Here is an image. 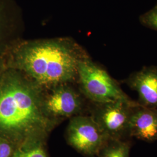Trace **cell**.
Listing matches in <instances>:
<instances>
[{
	"mask_svg": "<svg viewBox=\"0 0 157 157\" xmlns=\"http://www.w3.org/2000/svg\"><path fill=\"white\" fill-rule=\"evenodd\" d=\"M132 146V139L109 138L97 157H130Z\"/></svg>",
	"mask_w": 157,
	"mask_h": 157,
	"instance_id": "cell-9",
	"label": "cell"
},
{
	"mask_svg": "<svg viewBox=\"0 0 157 157\" xmlns=\"http://www.w3.org/2000/svg\"><path fill=\"white\" fill-rule=\"evenodd\" d=\"M15 148L10 142L0 137V157H12Z\"/></svg>",
	"mask_w": 157,
	"mask_h": 157,
	"instance_id": "cell-13",
	"label": "cell"
},
{
	"mask_svg": "<svg viewBox=\"0 0 157 157\" xmlns=\"http://www.w3.org/2000/svg\"><path fill=\"white\" fill-rule=\"evenodd\" d=\"M87 54L65 38L25 41L15 48L13 69L25 74L43 89L78 78L79 61Z\"/></svg>",
	"mask_w": 157,
	"mask_h": 157,
	"instance_id": "cell-2",
	"label": "cell"
},
{
	"mask_svg": "<svg viewBox=\"0 0 157 157\" xmlns=\"http://www.w3.org/2000/svg\"><path fill=\"white\" fill-rule=\"evenodd\" d=\"M12 157H48L44 144H37L15 148Z\"/></svg>",
	"mask_w": 157,
	"mask_h": 157,
	"instance_id": "cell-10",
	"label": "cell"
},
{
	"mask_svg": "<svg viewBox=\"0 0 157 157\" xmlns=\"http://www.w3.org/2000/svg\"><path fill=\"white\" fill-rule=\"evenodd\" d=\"M94 104L95 107L91 116L108 138L132 139L129 135V122L135 106L121 101Z\"/></svg>",
	"mask_w": 157,
	"mask_h": 157,
	"instance_id": "cell-5",
	"label": "cell"
},
{
	"mask_svg": "<svg viewBox=\"0 0 157 157\" xmlns=\"http://www.w3.org/2000/svg\"><path fill=\"white\" fill-rule=\"evenodd\" d=\"M67 143L85 156L97 157L109 139L91 115L72 117L67 125Z\"/></svg>",
	"mask_w": 157,
	"mask_h": 157,
	"instance_id": "cell-4",
	"label": "cell"
},
{
	"mask_svg": "<svg viewBox=\"0 0 157 157\" xmlns=\"http://www.w3.org/2000/svg\"><path fill=\"white\" fill-rule=\"evenodd\" d=\"M6 65L4 61L0 57V77L6 71Z\"/></svg>",
	"mask_w": 157,
	"mask_h": 157,
	"instance_id": "cell-14",
	"label": "cell"
},
{
	"mask_svg": "<svg viewBox=\"0 0 157 157\" xmlns=\"http://www.w3.org/2000/svg\"><path fill=\"white\" fill-rule=\"evenodd\" d=\"M122 83L137 93L140 105L157 108V66L144 67L131 73Z\"/></svg>",
	"mask_w": 157,
	"mask_h": 157,
	"instance_id": "cell-7",
	"label": "cell"
},
{
	"mask_svg": "<svg viewBox=\"0 0 157 157\" xmlns=\"http://www.w3.org/2000/svg\"><path fill=\"white\" fill-rule=\"evenodd\" d=\"M44 90L15 69L0 77V137L15 148L44 144L58 123L45 111Z\"/></svg>",
	"mask_w": 157,
	"mask_h": 157,
	"instance_id": "cell-1",
	"label": "cell"
},
{
	"mask_svg": "<svg viewBox=\"0 0 157 157\" xmlns=\"http://www.w3.org/2000/svg\"><path fill=\"white\" fill-rule=\"evenodd\" d=\"M139 21L143 26L157 31V3L150 10L140 16Z\"/></svg>",
	"mask_w": 157,
	"mask_h": 157,
	"instance_id": "cell-11",
	"label": "cell"
},
{
	"mask_svg": "<svg viewBox=\"0 0 157 157\" xmlns=\"http://www.w3.org/2000/svg\"><path fill=\"white\" fill-rule=\"evenodd\" d=\"M78 78L82 94L93 104L121 101L132 106L139 105L124 92L118 82L105 69L94 62L88 54L79 61Z\"/></svg>",
	"mask_w": 157,
	"mask_h": 157,
	"instance_id": "cell-3",
	"label": "cell"
},
{
	"mask_svg": "<svg viewBox=\"0 0 157 157\" xmlns=\"http://www.w3.org/2000/svg\"><path fill=\"white\" fill-rule=\"evenodd\" d=\"M6 6H5L4 1H0V51L2 49V46L4 43L6 33L7 32L8 19L6 15Z\"/></svg>",
	"mask_w": 157,
	"mask_h": 157,
	"instance_id": "cell-12",
	"label": "cell"
},
{
	"mask_svg": "<svg viewBox=\"0 0 157 157\" xmlns=\"http://www.w3.org/2000/svg\"><path fill=\"white\" fill-rule=\"evenodd\" d=\"M130 137L147 143L157 140V108L138 105L133 108L129 122Z\"/></svg>",
	"mask_w": 157,
	"mask_h": 157,
	"instance_id": "cell-8",
	"label": "cell"
},
{
	"mask_svg": "<svg viewBox=\"0 0 157 157\" xmlns=\"http://www.w3.org/2000/svg\"><path fill=\"white\" fill-rule=\"evenodd\" d=\"M44 95V107L47 114L56 120L72 118L82 112L84 106L83 98L68 83L51 88Z\"/></svg>",
	"mask_w": 157,
	"mask_h": 157,
	"instance_id": "cell-6",
	"label": "cell"
}]
</instances>
